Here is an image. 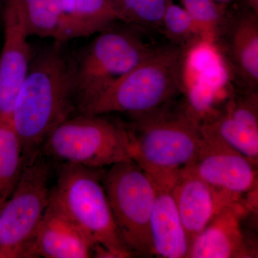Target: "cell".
Returning <instances> with one entry per match:
<instances>
[{
	"instance_id": "1",
	"label": "cell",
	"mask_w": 258,
	"mask_h": 258,
	"mask_svg": "<svg viewBox=\"0 0 258 258\" xmlns=\"http://www.w3.org/2000/svg\"><path fill=\"white\" fill-rule=\"evenodd\" d=\"M55 45L30 63L15 98L12 123L21 141L25 164L47 136L76 111L74 59Z\"/></svg>"
},
{
	"instance_id": "2",
	"label": "cell",
	"mask_w": 258,
	"mask_h": 258,
	"mask_svg": "<svg viewBox=\"0 0 258 258\" xmlns=\"http://www.w3.org/2000/svg\"><path fill=\"white\" fill-rule=\"evenodd\" d=\"M186 50L169 43L155 47L140 63L79 109L81 114L152 113L172 104L184 93Z\"/></svg>"
},
{
	"instance_id": "3",
	"label": "cell",
	"mask_w": 258,
	"mask_h": 258,
	"mask_svg": "<svg viewBox=\"0 0 258 258\" xmlns=\"http://www.w3.org/2000/svg\"><path fill=\"white\" fill-rule=\"evenodd\" d=\"M172 104L148 114L132 117L126 124L132 159L151 178L174 180L178 173L194 164L205 147L200 123L186 106Z\"/></svg>"
},
{
	"instance_id": "4",
	"label": "cell",
	"mask_w": 258,
	"mask_h": 258,
	"mask_svg": "<svg viewBox=\"0 0 258 258\" xmlns=\"http://www.w3.org/2000/svg\"><path fill=\"white\" fill-rule=\"evenodd\" d=\"M50 200L93 241L92 257L133 256L118 233L101 173L97 169L60 164Z\"/></svg>"
},
{
	"instance_id": "5",
	"label": "cell",
	"mask_w": 258,
	"mask_h": 258,
	"mask_svg": "<svg viewBox=\"0 0 258 258\" xmlns=\"http://www.w3.org/2000/svg\"><path fill=\"white\" fill-rule=\"evenodd\" d=\"M39 151L61 164L96 169L132 159L126 124L101 115L71 117L52 131Z\"/></svg>"
},
{
	"instance_id": "6",
	"label": "cell",
	"mask_w": 258,
	"mask_h": 258,
	"mask_svg": "<svg viewBox=\"0 0 258 258\" xmlns=\"http://www.w3.org/2000/svg\"><path fill=\"white\" fill-rule=\"evenodd\" d=\"M140 30L109 28L98 32L74 59L78 111L152 53L155 47L141 36Z\"/></svg>"
},
{
	"instance_id": "7",
	"label": "cell",
	"mask_w": 258,
	"mask_h": 258,
	"mask_svg": "<svg viewBox=\"0 0 258 258\" xmlns=\"http://www.w3.org/2000/svg\"><path fill=\"white\" fill-rule=\"evenodd\" d=\"M52 172L40 151L25 163L0 212V258L33 257L34 238L50 202Z\"/></svg>"
},
{
	"instance_id": "8",
	"label": "cell",
	"mask_w": 258,
	"mask_h": 258,
	"mask_svg": "<svg viewBox=\"0 0 258 258\" xmlns=\"http://www.w3.org/2000/svg\"><path fill=\"white\" fill-rule=\"evenodd\" d=\"M102 182L118 233L133 256L152 257L150 218L155 186L133 159L109 166Z\"/></svg>"
},
{
	"instance_id": "9",
	"label": "cell",
	"mask_w": 258,
	"mask_h": 258,
	"mask_svg": "<svg viewBox=\"0 0 258 258\" xmlns=\"http://www.w3.org/2000/svg\"><path fill=\"white\" fill-rule=\"evenodd\" d=\"M240 91H258L257 11L226 12L213 44Z\"/></svg>"
},
{
	"instance_id": "10",
	"label": "cell",
	"mask_w": 258,
	"mask_h": 258,
	"mask_svg": "<svg viewBox=\"0 0 258 258\" xmlns=\"http://www.w3.org/2000/svg\"><path fill=\"white\" fill-rule=\"evenodd\" d=\"M1 22L4 40L0 55V120H11L19 88L31 63L23 0H3Z\"/></svg>"
},
{
	"instance_id": "11",
	"label": "cell",
	"mask_w": 258,
	"mask_h": 258,
	"mask_svg": "<svg viewBox=\"0 0 258 258\" xmlns=\"http://www.w3.org/2000/svg\"><path fill=\"white\" fill-rule=\"evenodd\" d=\"M205 147L188 169L204 181L242 197L257 189V166L226 144L210 129L200 124Z\"/></svg>"
},
{
	"instance_id": "12",
	"label": "cell",
	"mask_w": 258,
	"mask_h": 258,
	"mask_svg": "<svg viewBox=\"0 0 258 258\" xmlns=\"http://www.w3.org/2000/svg\"><path fill=\"white\" fill-rule=\"evenodd\" d=\"M172 192L190 244L219 212L242 202V197L212 186L187 168L178 173Z\"/></svg>"
},
{
	"instance_id": "13",
	"label": "cell",
	"mask_w": 258,
	"mask_h": 258,
	"mask_svg": "<svg viewBox=\"0 0 258 258\" xmlns=\"http://www.w3.org/2000/svg\"><path fill=\"white\" fill-rule=\"evenodd\" d=\"M200 124L257 166L258 91L237 90L222 109H214Z\"/></svg>"
},
{
	"instance_id": "14",
	"label": "cell",
	"mask_w": 258,
	"mask_h": 258,
	"mask_svg": "<svg viewBox=\"0 0 258 258\" xmlns=\"http://www.w3.org/2000/svg\"><path fill=\"white\" fill-rule=\"evenodd\" d=\"M246 209L242 202L230 205L214 217L191 242L187 257L247 258L255 252L244 237L241 226Z\"/></svg>"
},
{
	"instance_id": "15",
	"label": "cell",
	"mask_w": 258,
	"mask_h": 258,
	"mask_svg": "<svg viewBox=\"0 0 258 258\" xmlns=\"http://www.w3.org/2000/svg\"><path fill=\"white\" fill-rule=\"evenodd\" d=\"M93 246L91 238L50 200L34 238L33 257H91Z\"/></svg>"
},
{
	"instance_id": "16",
	"label": "cell",
	"mask_w": 258,
	"mask_h": 258,
	"mask_svg": "<svg viewBox=\"0 0 258 258\" xmlns=\"http://www.w3.org/2000/svg\"><path fill=\"white\" fill-rule=\"evenodd\" d=\"M152 179L155 186L150 218L153 254L164 258L187 257L190 240L173 195L175 180Z\"/></svg>"
},
{
	"instance_id": "17",
	"label": "cell",
	"mask_w": 258,
	"mask_h": 258,
	"mask_svg": "<svg viewBox=\"0 0 258 258\" xmlns=\"http://www.w3.org/2000/svg\"><path fill=\"white\" fill-rule=\"evenodd\" d=\"M29 35L66 42L74 39L60 0H23Z\"/></svg>"
},
{
	"instance_id": "18",
	"label": "cell",
	"mask_w": 258,
	"mask_h": 258,
	"mask_svg": "<svg viewBox=\"0 0 258 258\" xmlns=\"http://www.w3.org/2000/svg\"><path fill=\"white\" fill-rule=\"evenodd\" d=\"M60 3L75 38L98 33L118 20L108 0H60Z\"/></svg>"
},
{
	"instance_id": "19",
	"label": "cell",
	"mask_w": 258,
	"mask_h": 258,
	"mask_svg": "<svg viewBox=\"0 0 258 258\" xmlns=\"http://www.w3.org/2000/svg\"><path fill=\"white\" fill-rule=\"evenodd\" d=\"M25 165L23 147L11 120H0V205L14 191Z\"/></svg>"
},
{
	"instance_id": "20",
	"label": "cell",
	"mask_w": 258,
	"mask_h": 258,
	"mask_svg": "<svg viewBox=\"0 0 258 258\" xmlns=\"http://www.w3.org/2000/svg\"><path fill=\"white\" fill-rule=\"evenodd\" d=\"M117 20L140 31H161L169 0H108Z\"/></svg>"
},
{
	"instance_id": "21",
	"label": "cell",
	"mask_w": 258,
	"mask_h": 258,
	"mask_svg": "<svg viewBox=\"0 0 258 258\" xmlns=\"http://www.w3.org/2000/svg\"><path fill=\"white\" fill-rule=\"evenodd\" d=\"M161 32L174 45L187 49L203 41L192 20L182 6L168 1L161 23Z\"/></svg>"
},
{
	"instance_id": "22",
	"label": "cell",
	"mask_w": 258,
	"mask_h": 258,
	"mask_svg": "<svg viewBox=\"0 0 258 258\" xmlns=\"http://www.w3.org/2000/svg\"><path fill=\"white\" fill-rule=\"evenodd\" d=\"M181 3L198 29L202 40L212 45L227 11L215 0H181Z\"/></svg>"
},
{
	"instance_id": "23",
	"label": "cell",
	"mask_w": 258,
	"mask_h": 258,
	"mask_svg": "<svg viewBox=\"0 0 258 258\" xmlns=\"http://www.w3.org/2000/svg\"><path fill=\"white\" fill-rule=\"evenodd\" d=\"M249 2V5L252 7L253 9L257 11V0H248Z\"/></svg>"
},
{
	"instance_id": "24",
	"label": "cell",
	"mask_w": 258,
	"mask_h": 258,
	"mask_svg": "<svg viewBox=\"0 0 258 258\" xmlns=\"http://www.w3.org/2000/svg\"><path fill=\"white\" fill-rule=\"evenodd\" d=\"M3 0H0V21H1L2 12H3Z\"/></svg>"
},
{
	"instance_id": "25",
	"label": "cell",
	"mask_w": 258,
	"mask_h": 258,
	"mask_svg": "<svg viewBox=\"0 0 258 258\" xmlns=\"http://www.w3.org/2000/svg\"><path fill=\"white\" fill-rule=\"evenodd\" d=\"M215 1L218 3H226L227 2L232 1V0H215Z\"/></svg>"
},
{
	"instance_id": "26",
	"label": "cell",
	"mask_w": 258,
	"mask_h": 258,
	"mask_svg": "<svg viewBox=\"0 0 258 258\" xmlns=\"http://www.w3.org/2000/svg\"><path fill=\"white\" fill-rule=\"evenodd\" d=\"M5 204H1L0 205V212H1L2 209H3V206H4Z\"/></svg>"
}]
</instances>
